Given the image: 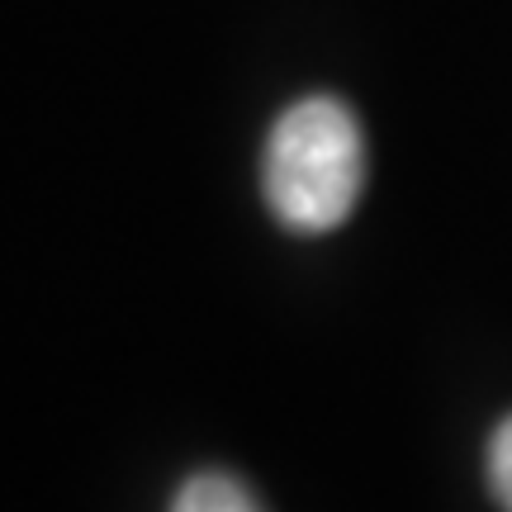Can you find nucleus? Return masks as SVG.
I'll list each match as a JSON object with an SVG mask.
<instances>
[{
  "mask_svg": "<svg viewBox=\"0 0 512 512\" xmlns=\"http://www.w3.org/2000/svg\"><path fill=\"white\" fill-rule=\"evenodd\" d=\"M366 185V138L332 95H304L275 119L261 157V195L275 223L318 238L351 219Z\"/></svg>",
  "mask_w": 512,
  "mask_h": 512,
  "instance_id": "nucleus-1",
  "label": "nucleus"
},
{
  "mask_svg": "<svg viewBox=\"0 0 512 512\" xmlns=\"http://www.w3.org/2000/svg\"><path fill=\"white\" fill-rule=\"evenodd\" d=\"M166 512H266L256 503V494L228 470H200L176 489Z\"/></svg>",
  "mask_w": 512,
  "mask_h": 512,
  "instance_id": "nucleus-2",
  "label": "nucleus"
},
{
  "mask_svg": "<svg viewBox=\"0 0 512 512\" xmlns=\"http://www.w3.org/2000/svg\"><path fill=\"white\" fill-rule=\"evenodd\" d=\"M484 470H489V494L503 512H512V413L494 427V437H489V460H484Z\"/></svg>",
  "mask_w": 512,
  "mask_h": 512,
  "instance_id": "nucleus-3",
  "label": "nucleus"
}]
</instances>
